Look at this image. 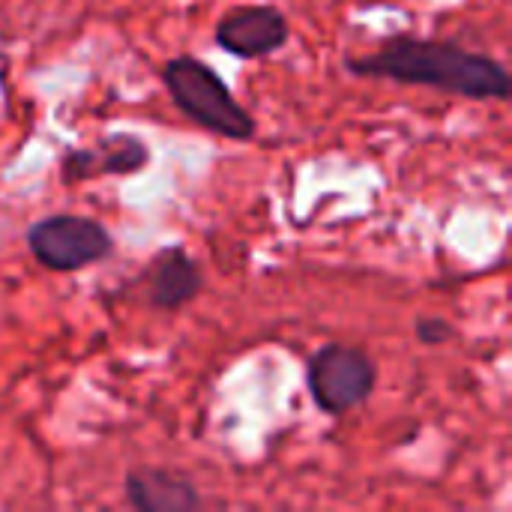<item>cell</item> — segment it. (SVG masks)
<instances>
[{
  "mask_svg": "<svg viewBox=\"0 0 512 512\" xmlns=\"http://www.w3.org/2000/svg\"><path fill=\"white\" fill-rule=\"evenodd\" d=\"M345 69L360 78L432 87L462 99H510L512 78L492 54L471 51L447 39L396 33L369 54H348Z\"/></svg>",
  "mask_w": 512,
  "mask_h": 512,
  "instance_id": "6da1fadb",
  "label": "cell"
},
{
  "mask_svg": "<svg viewBox=\"0 0 512 512\" xmlns=\"http://www.w3.org/2000/svg\"><path fill=\"white\" fill-rule=\"evenodd\" d=\"M162 84L177 105L195 126L222 135L228 141H252L255 138V117L240 105L234 90L225 78L192 54L171 57L162 66Z\"/></svg>",
  "mask_w": 512,
  "mask_h": 512,
  "instance_id": "7a4b0ae2",
  "label": "cell"
},
{
  "mask_svg": "<svg viewBox=\"0 0 512 512\" xmlns=\"http://www.w3.org/2000/svg\"><path fill=\"white\" fill-rule=\"evenodd\" d=\"M27 249L51 273H75L114 252V234L90 216L51 213L27 228Z\"/></svg>",
  "mask_w": 512,
  "mask_h": 512,
  "instance_id": "3957f363",
  "label": "cell"
},
{
  "mask_svg": "<svg viewBox=\"0 0 512 512\" xmlns=\"http://www.w3.org/2000/svg\"><path fill=\"white\" fill-rule=\"evenodd\" d=\"M306 384L318 411L342 417L369 402L378 387V363L363 348L330 342L309 357Z\"/></svg>",
  "mask_w": 512,
  "mask_h": 512,
  "instance_id": "277c9868",
  "label": "cell"
},
{
  "mask_svg": "<svg viewBox=\"0 0 512 512\" xmlns=\"http://www.w3.org/2000/svg\"><path fill=\"white\" fill-rule=\"evenodd\" d=\"M153 153L135 132H108L90 147H72L60 159L63 183H90L99 177H132L150 165Z\"/></svg>",
  "mask_w": 512,
  "mask_h": 512,
  "instance_id": "5b68a950",
  "label": "cell"
},
{
  "mask_svg": "<svg viewBox=\"0 0 512 512\" xmlns=\"http://www.w3.org/2000/svg\"><path fill=\"white\" fill-rule=\"evenodd\" d=\"M216 45L240 60H261L282 51L291 39V24L270 3L234 6L216 21Z\"/></svg>",
  "mask_w": 512,
  "mask_h": 512,
  "instance_id": "8992f818",
  "label": "cell"
},
{
  "mask_svg": "<svg viewBox=\"0 0 512 512\" xmlns=\"http://www.w3.org/2000/svg\"><path fill=\"white\" fill-rule=\"evenodd\" d=\"M144 282H147V297L153 309L177 312L201 294L204 273H201V264L183 246H165L147 264Z\"/></svg>",
  "mask_w": 512,
  "mask_h": 512,
  "instance_id": "52a82bcc",
  "label": "cell"
},
{
  "mask_svg": "<svg viewBox=\"0 0 512 512\" xmlns=\"http://www.w3.org/2000/svg\"><path fill=\"white\" fill-rule=\"evenodd\" d=\"M126 501L141 512H189L201 507L198 489L171 471L147 468V471H129L123 480Z\"/></svg>",
  "mask_w": 512,
  "mask_h": 512,
  "instance_id": "ba28073f",
  "label": "cell"
},
{
  "mask_svg": "<svg viewBox=\"0 0 512 512\" xmlns=\"http://www.w3.org/2000/svg\"><path fill=\"white\" fill-rule=\"evenodd\" d=\"M414 333L423 345H444L456 336L453 324L447 318H438V315H423L414 321Z\"/></svg>",
  "mask_w": 512,
  "mask_h": 512,
  "instance_id": "9c48e42d",
  "label": "cell"
}]
</instances>
